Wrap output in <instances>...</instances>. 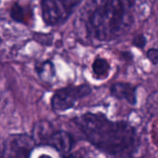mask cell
I'll return each instance as SVG.
<instances>
[{
	"label": "cell",
	"mask_w": 158,
	"mask_h": 158,
	"mask_svg": "<svg viewBox=\"0 0 158 158\" xmlns=\"http://www.w3.org/2000/svg\"><path fill=\"white\" fill-rule=\"evenodd\" d=\"M64 158H77V157H75L74 156H70V155H68V156H65Z\"/></svg>",
	"instance_id": "16"
},
{
	"label": "cell",
	"mask_w": 158,
	"mask_h": 158,
	"mask_svg": "<svg viewBox=\"0 0 158 158\" xmlns=\"http://www.w3.org/2000/svg\"><path fill=\"white\" fill-rule=\"evenodd\" d=\"M85 138L104 153L118 156L136 145L135 130L127 122L112 121L102 114L86 113L74 119Z\"/></svg>",
	"instance_id": "1"
},
{
	"label": "cell",
	"mask_w": 158,
	"mask_h": 158,
	"mask_svg": "<svg viewBox=\"0 0 158 158\" xmlns=\"http://www.w3.org/2000/svg\"><path fill=\"white\" fill-rule=\"evenodd\" d=\"M36 71L41 80L45 82L51 81L56 76V70L51 61H44L36 66Z\"/></svg>",
	"instance_id": "10"
},
{
	"label": "cell",
	"mask_w": 158,
	"mask_h": 158,
	"mask_svg": "<svg viewBox=\"0 0 158 158\" xmlns=\"http://www.w3.org/2000/svg\"><path fill=\"white\" fill-rule=\"evenodd\" d=\"M81 1L44 0L41 2L42 15L45 24L54 26L63 23L72 14Z\"/></svg>",
	"instance_id": "3"
},
{
	"label": "cell",
	"mask_w": 158,
	"mask_h": 158,
	"mask_svg": "<svg viewBox=\"0 0 158 158\" xmlns=\"http://www.w3.org/2000/svg\"><path fill=\"white\" fill-rule=\"evenodd\" d=\"M38 158H53L51 156H49V155H42V156H40Z\"/></svg>",
	"instance_id": "15"
},
{
	"label": "cell",
	"mask_w": 158,
	"mask_h": 158,
	"mask_svg": "<svg viewBox=\"0 0 158 158\" xmlns=\"http://www.w3.org/2000/svg\"><path fill=\"white\" fill-rule=\"evenodd\" d=\"M147 57L148 59L154 64L156 65L158 61V51L156 48H152L147 52Z\"/></svg>",
	"instance_id": "12"
},
{
	"label": "cell",
	"mask_w": 158,
	"mask_h": 158,
	"mask_svg": "<svg viewBox=\"0 0 158 158\" xmlns=\"http://www.w3.org/2000/svg\"><path fill=\"white\" fill-rule=\"evenodd\" d=\"M111 94L118 99L125 100L131 105H135L136 88L127 82H117L111 87Z\"/></svg>",
	"instance_id": "7"
},
{
	"label": "cell",
	"mask_w": 158,
	"mask_h": 158,
	"mask_svg": "<svg viewBox=\"0 0 158 158\" xmlns=\"http://www.w3.org/2000/svg\"><path fill=\"white\" fill-rule=\"evenodd\" d=\"M93 73L96 79H105L108 76L110 65L106 58L96 57L93 63Z\"/></svg>",
	"instance_id": "9"
},
{
	"label": "cell",
	"mask_w": 158,
	"mask_h": 158,
	"mask_svg": "<svg viewBox=\"0 0 158 158\" xmlns=\"http://www.w3.org/2000/svg\"><path fill=\"white\" fill-rule=\"evenodd\" d=\"M34 143L31 135L16 134L12 135L6 142L5 158H29L33 149Z\"/></svg>",
	"instance_id": "5"
},
{
	"label": "cell",
	"mask_w": 158,
	"mask_h": 158,
	"mask_svg": "<svg viewBox=\"0 0 158 158\" xmlns=\"http://www.w3.org/2000/svg\"><path fill=\"white\" fill-rule=\"evenodd\" d=\"M54 131L55 130L53 126L48 121L41 120L34 125L32 130V135L31 137L33 140L34 144L45 145L47 140Z\"/></svg>",
	"instance_id": "8"
},
{
	"label": "cell",
	"mask_w": 158,
	"mask_h": 158,
	"mask_svg": "<svg viewBox=\"0 0 158 158\" xmlns=\"http://www.w3.org/2000/svg\"><path fill=\"white\" fill-rule=\"evenodd\" d=\"M45 145L53 147L59 154L66 156L69 154L74 145V139L67 131H55L47 140Z\"/></svg>",
	"instance_id": "6"
},
{
	"label": "cell",
	"mask_w": 158,
	"mask_h": 158,
	"mask_svg": "<svg viewBox=\"0 0 158 158\" xmlns=\"http://www.w3.org/2000/svg\"><path fill=\"white\" fill-rule=\"evenodd\" d=\"M10 16L11 18L20 23H25L27 21V17H26V11L24 9V6H21L19 4L16 3L10 10Z\"/></svg>",
	"instance_id": "11"
},
{
	"label": "cell",
	"mask_w": 158,
	"mask_h": 158,
	"mask_svg": "<svg viewBox=\"0 0 158 158\" xmlns=\"http://www.w3.org/2000/svg\"><path fill=\"white\" fill-rule=\"evenodd\" d=\"M5 152H6V141H4L0 136V158H4Z\"/></svg>",
	"instance_id": "14"
},
{
	"label": "cell",
	"mask_w": 158,
	"mask_h": 158,
	"mask_svg": "<svg viewBox=\"0 0 158 158\" xmlns=\"http://www.w3.org/2000/svg\"><path fill=\"white\" fill-rule=\"evenodd\" d=\"M87 18L89 36L99 43L111 42L124 34L131 26L133 3L119 0L94 2Z\"/></svg>",
	"instance_id": "2"
},
{
	"label": "cell",
	"mask_w": 158,
	"mask_h": 158,
	"mask_svg": "<svg viewBox=\"0 0 158 158\" xmlns=\"http://www.w3.org/2000/svg\"><path fill=\"white\" fill-rule=\"evenodd\" d=\"M146 44V39L143 35H138L133 40V44L137 47H143Z\"/></svg>",
	"instance_id": "13"
},
{
	"label": "cell",
	"mask_w": 158,
	"mask_h": 158,
	"mask_svg": "<svg viewBox=\"0 0 158 158\" xmlns=\"http://www.w3.org/2000/svg\"><path fill=\"white\" fill-rule=\"evenodd\" d=\"M91 91V87L86 84L61 88L57 90L52 97V107L57 112H64L73 107L80 99L88 95Z\"/></svg>",
	"instance_id": "4"
}]
</instances>
